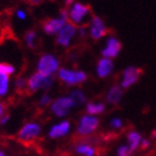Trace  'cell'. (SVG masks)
<instances>
[{
    "instance_id": "obj_1",
    "label": "cell",
    "mask_w": 156,
    "mask_h": 156,
    "mask_svg": "<svg viewBox=\"0 0 156 156\" xmlns=\"http://www.w3.org/2000/svg\"><path fill=\"white\" fill-rule=\"evenodd\" d=\"M99 128V119L97 116L85 114L81 116L78 121V125L76 128V135L79 138L85 139L92 136L94 133L98 130Z\"/></svg>"
},
{
    "instance_id": "obj_2",
    "label": "cell",
    "mask_w": 156,
    "mask_h": 156,
    "mask_svg": "<svg viewBox=\"0 0 156 156\" xmlns=\"http://www.w3.org/2000/svg\"><path fill=\"white\" fill-rule=\"evenodd\" d=\"M42 126L36 121L25 122L18 132V140L23 144H31L37 140L42 134Z\"/></svg>"
},
{
    "instance_id": "obj_3",
    "label": "cell",
    "mask_w": 156,
    "mask_h": 156,
    "mask_svg": "<svg viewBox=\"0 0 156 156\" xmlns=\"http://www.w3.org/2000/svg\"><path fill=\"white\" fill-rule=\"evenodd\" d=\"M54 81L55 80H54L52 76H44L39 72L33 73L27 79V92L35 93L37 91H41V90L47 91L52 86Z\"/></svg>"
},
{
    "instance_id": "obj_4",
    "label": "cell",
    "mask_w": 156,
    "mask_h": 156,
    "mask_svg": "<svg viewBox=\"0 0 156 156\" xmlns=\"http://www.w3.org/2000/svg\"><path fill=\"white\" fill-rule=\"evenodd\" d=\"M58 79L68 86L80 85L87 80L86 73L82 70H69L67 68H61L57 72Z\"/></svg>"
},
{
    "instance_id": "obj_5",
    "label": "cell",
    "mask_w": 156,
    "mask_h": 156,
    "mask_svg": "<svg viewBox=\"0 0 156 156\" xmlns=\"http://www.w3.org/2000/svg\"><path fill=\"white\" fill-rule=\"evenodd\" d=\"M59 70V60L56 56L45 54L39 58L37 62V72L44 76H54Z\"/></svg>"
},
{
    "instance_id": "obj_6",
    "label": "cell",
    "mask_w": 156,
    "mask_h": 156,
    "mask_svg": "<svg viewBox=\"0 0 156 156\" xmlns=\"http://www.w3.org/2000/svg\"><path fill=\"white\" fill-rule=\"evenodd\" d=\"M91 8L90 5H84L82 2H73L70 5V9L68 10V16H69V22L74 25H82L84 19L89 16Z\"/></svg>"
},
{
    "instance_id": "obj_7",
    "label": "cell",
    "mask_w": 156,
    "mask_h": 156,
    "mask_svg": "<svg viewBox=\"0 0 156 156\" xmlns=\"http://www.w3.org/2000/svg\"><path fill=\"white\" fill-rule=\"evenodd\" d=\"M73 107L74 105L70 96H60L55 101H52V103L50 104V112L56 117L63 118L70 112Z\"/></svg>"
},
{
    "instance_id": "obj_8",
    "label": "cell",
    "mask_w": 156,
    "mask_h": 156,
    "mask_svg": "<svg viewBox=\"0 0 156 156\" xmlns=\"http://www.w3.org/2000/svg\"><path fill=\"white\" fill-rule=\"evenodd\" d=\"M76 33H78V27L74 24L68 22L62 29L60 30L59 33L57 34V38L56 42L59 46L61 47H68L70 46L72 39L76 37Z\"/></svg>"
},
{
    "instance_id": "obj_9",
    "label": "cell",
    "mask_w": 156,
    "mask_h": 156,
    "mask_svg": "<svg viewBox=\"0 0 156 156\" xmlns=\"http://www.w3.org/2000/svg\"><path fill=\"white\" fill-rule=\"evenodd\" d=\"M142 69L138 67H127L123 70L122 72V79H121V82H120V86L125 89H129L133 84H135L139 81V79L142 76Z\"/></svg>"
},
{
    "instance_id": "obj_10",
    "label": "cell",
    "mask_w": 156,
    "mask_h": 156,
    "mask_svg": "<svg viewBox=\"0 0 156 156\" xmlns=\"http://www.w3.org/2000/svg\"><path fill=\"white\" fill-rule=\"evenodd\" d=\"M89 33L91 38L94 39V41H99L101 38L105 37V35L107 34V27L105 25L104 21L99 16H92L91 21H90Z\"/></svg>"
},
{
    "instance_id": "obj_11",
    "label": "cell",
    "mask_w": 156,
    "mask_h": 156,
    "mask_svg": "<svg viewBox=\"0 0 156 156\" xmlns=\"http://www.w3.org/2000/svg\"><path fill=\"white\" fill-rule=\"evenodd\" d=\"M71 131V123L68 120H61L59 122L52 125L48 130V138L51 140H58V139L67 136Z\"/></svg>"
},
{
    "instance_id": "obj_12",
    "label": "cell",
    "mask_w": 156,
    "mask_h": 156,
    "mask_svg": "<svg viewBox=\"0 0 156 156\" xmlns=\"http://www.w3.org/2000/svg\"><path fill=\"white\" fill-rule=\"evenodd\" d=\"M121 48H122V45H121L119 39L112 36L106 41V45L101 50V55L105 58L112 59V58H116L119 55Z\"/></svg>"
},
{
    "instance_id": "obj_13",
    "label": "cell",
    "mask_w": 156,
    "mask_h": 156,
    "mask_svg": "<svg viewBox=\"0 0 156 156\" xmlns=\"http://www.w3.org/2000/svg\"><path fill=\"white\" fill-rule=\"evenodd\" d=\"M66 23H68V22L63 20L61 16L48 19L43 23V31L47 35H57L60 30L66 25Z\"/></svg>"
},
{
    "instance_id": "obj_14",
    "label": "cell",
    "mask_w": 156,
    "mask_h": 156,
    "mask_svg": "<svg viewBox=\"0 0 156 156\" xmlns=\"http://www.w3.org/2000/svg\"><path fill=\"white\" fill-rule=\"evenodd\" d=\"M73 150L79 156H97V147L92 142L81 140L73 146Z\"/></svg>"
},
{
    "instance_id": "obj_15",
    "label": "cell",
    "mask_w": 156,
    "mask_h": 156,
    "mask_svg": "<svg viewBox=\"0 0 156 156\" xmlns=\"http://www.w3.org/2000/svg\"><path fill=\"white\" fill-rule=\"evenodd\" d=\"M112 70H114V62L112 59L103 57L98 60L96 66V74L98 76V78L105 79L109 76Z\"/></svg>"
},
{
    "instance_id": "obj_16",
    "label": "cell",
    "mask_w": 156,
    "mask_h": 156,
    "mask_svg": "<svg viewBox=\"0 0 156 156\" xmlns=\"http://www.w3.org/2000/svg\"><path fill=\"white\" fill-rule=\"evenodd\" d=\"M123 95V89L120 85L115 84L108 90L106 94V103L109 105H117L120 103Z\"/></svg>"
},
{
    "instance_id": "obj_17",
    "label": "cell",
    "mask_w": 156,
    "mask_h": 156,
    "mask_svg": "<svg viewBox=\"0 0 156 156\" xmlns=\"http://www.w3.org/2000/svg\"><path fill=\"white\" fill-rule=\"evenodd\" d=\"M142 134L136 130H130L128 131L127 135H126V140H127V145L130 147L131 151L134 153L135 151H138L141 146V142H142Z\"/></svg>"
},
{
    "instance_id": "obj_18",
    "label": "cell",
    "mask_w": 156,
    "mask_h": 156,
    "mask_svg": "<svg viewBox=\"0 0 156 156\" xmlns=\"http://www.w3.org/2000/svg\"><path fill=\"white\" fill-rule=\"evenodd\" d=\"M85 110L86 114L98 116L106 110V105L104 103H99V101H89L85 106Z\"/></svg>"
},
{
    "instance_id": "obj_19",
    "label": "cell",
    "mask_w": 156,
    "mask_h": 156,
    "mask_svg": "<svg viewBox=\"0 0 156 156\" xmlns=\"http://www.w3.org/2000/svg\"><path fill=\"white\" fill-rule=\"evenodd\" d=\"M69 96H70V98L72 99L74 107L81 106V105H83L86 103V97L81 90H73V91L70 93Z\"/></svg>"
},
{
    "instance_id": "obj_20",
    "label": "cell",
    "mask_w": 156,
    "mask_h": 156,
    "mask_svg": "<svg viewBox=\"0 0 156 156\" xmlns=\"http://www.w3.org/2000/svg\"><path fill=\"white\" fill-rule=\"evenodd\" d=\"M36 38H37V33L35 30H30L24 35L26 46L29 47V48H31V49H34L36 47Z\"/></svg>"
},
{
    "instance_id": "obj_21",
    "label": "cell",
    "mask_w": 156,
    "mask_h": 156,
    "mask_svg": "<svg viewBox=\"0 0 156 156\" xmlns=\"http://www.w3.org/2000/svg\"><path fill=\"white\" fill-rule=\"evenodd\" d=\"M9 84H10L9 76L0 74V97L7 95V93L9 92Z\"/></svg>"
},
{
    "instance_id": "obj_22",
    "label": "cell",
    "mask_w": 156,
    "mask_h": 156,
    "mask_svg": "<svg viewBox=\"0 0 156 156\" xmlns=\"http://www.w3.org/2000/svg\"><path fill=\"white\" fill-rule=\"evenodd\" d=\"M14 87L19 93L27 91V81L24 76H18L14 81Z\"/></svg>"
},
{
    "instance_id": "obj_23",
    "label": "cell",
    "mask_w": 156,
    "mask_h": 156,
    "mask_svg": "<svg viewBox=\"0 0 156 156\" xmlns=\"http://www.w3.org/2000/svg\"><path fill=\"white\" fill-rule=\"evenodd\" d=\"M14 72H16L14 66L7 62H0V74H5V76H10Z\"/></svg>"
},
{
    "instance_id": "obj_24",
    "label": "cell",
    "mask_w": 156,
    "mask_h": 156,
    "mask_svg": "<svg viewBox=\"0 0 156 156\" xmlns=\"http://www.w3.org/2000/svg\"><path fill=\"white\" fill-rule=\"evenodd\" d=\"M133 152L127 144H120L116 150V156H131Z\"/></svg>"
},
{
    "instance_id": "obj_25",
    "label": "cell",
    "mask_w": 156,
    "mask_h": 156,
    "mask_svg": "<svg viewBox=\"0 0 156 156\" xmlns=\"http://www.w3.org/2000/svg\"><path fill=\"white\" fill-rule=\"evenodd\" d=\"M109 127L112 130H120L123 127V120L119 117H114L110 119Z\"/></svg>"
},
{
    "instance_id": "obj_26",
    "label": "cell",
    "mask_w": 156,
    "mask_h": 156,
    "mask_svg": "<svg viewBox=\"0 0 156 156\" xmlns=\"http://www.w3.org/2000/svg\"><path fill=\"white\" fill-rule=\"evenodd\" d=\"M51 103H52L51 97H50L49 94H47V93H45L44 95H42V97H41L38 101V105L41 107H44V108L47 106H50Z\"/></svg>"
},
{
    "instance_id": "obj_27",
    "label": "cell",
    "mask_w": 156,
    "mask_h": 156,
    "mask_svg": "<svg viewBox=\"0 0 156 156\" xmlns=\"http://www.w3.org/2000/svg\"><path fill=\"white\" fill-rule=\"evenodd\" d=\"M16 18H18L19 20H25V19L27 18V14H26V12L24 10H21V9L16 10Z\"/></svg>"
},
{
    "instance_id": "obj_28",
    "label": "cell",
    "mask_w": 156,
    "mask_h": 156,
    "mask_svg": "<svg viewBox=\"0 0 156 156\" xmlns=\"http://www.w3.org/2000/svg\"><path fill=\"white\" fill-rule=\"evenodd\" d=\"M78 33H79V36L80 37L86 36V34H87V27L84 25H80L78 27Z\"/></svg>"
},
{
    "instance_id": "obj_29",
    "label": "cell",
    "mask_w": 156,
    "mask_h": 156,
    "mask_svg": "<svg viewBox=\"0 0 156 156\" xmlns=\"http://www.w3.org/2000/svg\"><path fill=\"white\" fill-rule=\"evenodd\" d=\"M151 140H148V139L143 138L142 139V142H141V148H143V150H146V148H150L151 146Z\"/></svg>"
},
{
    "instance_id": "obj_30",
    "label": "cell",
    "mask_w": 156,
    "mask_h": 156,
    "mask_svg": "<svg viewBox=\"0 0 156 156\" xmlns=\"http://www.w3.org/2000/svg\"><path fill=\"white\" fill-rule=\"evenodd\" d=\"M5 114H7V106H5V104L3 101H0V120H1V118Z\"/></svg>"
},
{
    "instance_id": "obj_31",
    "label": "cell",
    "mask_w": 156,
    "mask_h": 156,
    "mask_svg": "<svg viewBox=\"0 0 156 156\" xmlns=\"http://www.w3.org/2000/svg\"><path fill=\"white\" fill-rule=\"evenodd\" d=\"M9 120H10V115L5 114V116L1 118V120H0V126H5V123H8Z\"/></svg>"
},
{
    "instance_id": "obj_32",
    "label": "cell",
    "mask_w": 156,
    "mask_h": 156,
    "mask_svg": "<svg viewBox=\"0 0 156 156\" xmlns=\"http://www.w3.org/2000/svg\"><path fill=\"white\" fill-rule=\"evenodd\" d=\"M27 1H29L30 5H38L44 2L45 0H27Z\"/></svg>"
},
{
    "instance_id": "obj_33",
    "label": "cell",
    "mask_w": 156,
    "mask_h": 156,
    "mask_svg": "<svg viewBox=\"0 0 156 156\" xmlns=\"http://www.w3.org/2000/svg\"><path fill=\"white\" fill-rule=\"evenodd\" d=\"M0 156H8V154H7L5 151H3V150H0Z\"/></svg>"
},
{
    "instance_id": "obj_34",
    "label": "cell",
    "mask_w": 156,
    "mask_h": 156,
    "mask_svg": "<svg viewBox=\"0 0 156 156\" xmlns=\"http://www.w3.org/2000/svg\"><path fill=\"white\" fill-rule=\"evenodd\" d=\"M152 135H153V138L156 139V128L153 130V132H152Z\"/></svg>"
},
{
    "instance_id": "obj_35",
    "label": "cell",
    "mask_w": 156,
    "mask_h": 156,
    "mask_svg": "<svg viewBox=\"0 0 156 156\" xmlns=\"http://www.w3.org/2000/svg\"><path fill=\"white\" fill-rule=\"evenodd\" d=\"M97 156H104V155H97Z\"/></svg>"
}]
</instances>
